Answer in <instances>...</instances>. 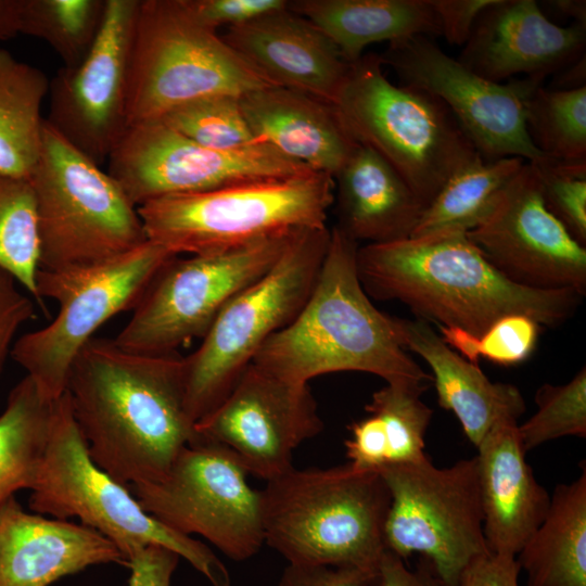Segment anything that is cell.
Instances as JSON below:
<instances>
[{"label":"cell","mask_w":586,"mask_h":586,"mask_svg":"<svg viewBox=\"0 0 586 586\" xmlns=\"http://www.w3.org/2000/svg\"><path fill=\"white\" fill-rule=\"evenodd\" d=\"M526 586H586V469L550 495L547 513L515 556Z\"/></svg>","instance_id":"f1b7e54d"},{"label":"cell","mask_w":586,"mask_h":586,"mask_svg":"<svg viewBox=\"0 0 586 586\" xmlns=\"http://www.w3.org/2000/svg\"><path fill=\"white\" fill-rule=\"evenodd\" d=\"M0 269L36 300L39 269L36 203L29 178L0 173Z\"/></svg>","instance_id":"e575fe53"},{"label":"cell","mask_w":586,"mask_h":586,"mask_svg":"<svg viewBox=\"0 0 586 586\" xmlns=\"http://www.w3.org/2000/svg\"><path fill=\"white\" fill-rule=\"evenodd\" d=\"M358 242L334 226L314 289L294 320L270 336L253 364L288 382L359 371L386 383L429 386L425 372L400 344L393 319L371 303L358 278Z\"/></svg>","instance_id":"3957f363"},{"label":"cell","mask_w":586,"mask_h":586,"mask_svg":"<svg viewBox=\"0 0 586 586\" xmlns=\"http://www.w3.org/2000/svg\"><path fill=\"white\" fill-rule=\"evenodd\" d=\"M288 9L320 29L347 64L371 43L441 36L429 0H293Z\"/></svg>","instance_id":"4316f807"},{"label":"cell","mask_w":586,"mask_h":586,"mask_svg":"<svg viewBox=\"0 0 586 586\" xmlns=\"http://www.w3.org/2000/svg\"><path fill=\"white\" fill-rule=\"evenodd\" d=\"M546 3L562 16L573 18L574 23L586 24L585 0H551Z\"/></svg>","instance_id":"681fc988"},{"label":"cell","mask_w":586,"mask_h":586,"mask_svg":"<svg viewBox=\"0 0 586 586\" xmlns=\"http://www.w3.org/2000/svg\"><path fill=\"white\" fill-rule=\"evenodd\" d=\"M520 572L515 557L489 552L466 569L459 586H520Z\"/></svg>","instance_id":"f6af8a7d"},{"label":"cell","mask_w":586,"mask_h":586,"mask_svg":"<svg viewBox=\"0 0 586 586\" xmlns=\"http://www.w3.org/2000/svg\"><path fill=\"white\" fill-rule=\"evenodd\" d=\"M256 143H265L314 171L334 177L357 148L334 106L313 95L266 86L239 98Z\"/></svg>","instance_id":"cb8c5ba5"},{"label":"cell","mask_w":586,"mask_h":586,"mask_svg":"<svg viewBox=\"0 0 586 586\" xmlns=\"http://www.w3.org/2000/svg\"><path fill=\"white\" fill-rule=\"evenodd\" d=\"M23 0H0V40H9L21 34Z\"/></svg>","instance_id":"7dc6e473"},{"label":"cell","mask_w":586,"mask_h":586,"mask_svg":"<svg viewBox=\"0 0 586 586\" xmlns=\"http://www.w3.org/2000/svg\"><path fill=\"white\" fill-rule=\"evenodd\" d=\"M333 180L336 227L353 240L382 244L411 237L424 207L373 150L358 144Z\"/></svg>","instance_id":"484cf974"},{"label":"cell","mask_w":586,"mask_h":586,"mask_svg":"<svg viewBox=\"0 0 586 586\" xmlns=\"http://www.w3.org/2000/svg\"><path fill=\"white\" fill-rule=\"evenodd\" d=\"M378 472L391 496L386 550L405 561L421 555L445 586H459L466 569L491 552L483 532L476 457L446 468L426 457Z\"/></svg>","instance_id":"7c38bea8"},{"label":"cell","mask_w":586,"mask_h":586,"mask_svg":"<svg viewBox=\"0 0 586 586\" xmlns=\"http://www.w3.org/2000/svg\"><path fill=\"white\" fill-rule=\"evenodd\" d=\"M356 266L369 297L400 302L419 319L474 336L517 314L558 327L573 318L583 297L514 283L463 232L366 244L357 250Z\"/></svg>","instance_id":"7a4b0ae2"},{"label":"cell","mask_w":586,"mask_h":586,"mask_svg":"<svg viewBox=\"0 0 586 586\" xmlns=\"http://www.w3.org/2000/svg\"><path fill=\"white\" fill-rule=\"evenodd\" d=\"M402 85L440 99L484 160L546 157L526 131L524 97L537 85L530 78L507 84L487 80L445 53L432 39L413 36L390 42L380 54Z\"/></svg>","instance_id":"2e32d148"},{"label":"cell","mask_w":586,"mask_h":586,"mask_svg":"<svg viewBox=\"0 0 586 586\" xmlns=\"http://www.w3.org/2000/svg\"><path fill=\"white\" fill-rule=\"evenodd\" d=\"M33 186L39 269L103 263L148 241L119 183L44 122Z\"/></svg>","instance_id":"9c48e42d"},{"label":"cell","mask_w":586,"mask_h":586,"mask_svg":"<svg viewBox=\"0 0 586 586\" xmlns=\"http://www.w3.org/2000/svg\"><path fill=\"white\" fill-rule=\"evenodd\" d=\"M49 85L41 69L0 48V173L30 177L40 153Z\"/></svg>","instance_id":"f546056e"},{"label":"cell","mask_w":586,"mask_h":586,"mask_svg":"<svg viewBox=\"0 0 586 586\" xmlns=\"http://www.w3.org/2000/svg\"><path fill=\"white\" fill-rule=\"evenodd\" d=\"M35 304L8 272L0 269V374L21 327L35 317Z\"/></svg>","instance_id":"60d3db41"},{"label":"cell","mask_w":586,"mask_h":586,"mask_svg":"<svg viewBox=\"0 0 586 586\" xmlns=\"http://www.w3.org/2000/svg\"><path fill=\"white\" fill-rule=\"evenodd\" d=\"M104 10L105 0H23L21 34L46 41L72 67L95 41Z\"/></svg>","instance_id":"836d02e7"},{"label":"cell","mask_w":586,"mask_h":586,"mask_svg":"<svg viewBox=\"0 0 586 586\" xmlns=\"http://www.w3.org/2000/svg\"><path fill=\"white\" fill-rule=\"evenodd\" d=\"M382 67L377 53L349 64L332 105L353 140L388 163L425 208L480 154L440 99L392 84Z\"/></svg>","instance_id":"5b68a950"},{"label":"cell","mask_w":586,"mask_h":586,"mask_svg":"<svg viewBox=\"0 0 586 586\" xmlns=\"http://www.w3.org/2000/svg\"><path fill=\"white\" fill-rule=\"evenodd\" d=\"M375 575L353 566L289 563L276 586H371Z\"/></svg>","instance_id":"b9f144b4"},{"label":"cell","mask_w":586,"mask_h":586,"mask_svg":"<svg viewBox=\"0 0 586 586\" xmlns=\"http://www.w3.org/2000/svg\"><path fill=\"white\" fill-rule=\"evenodd\" d=\"M174 256L177 255L146 241L103 263L38 269L36 301L54 300L59 311L47 326L18 336L11 357L46 398L59 399L81 348L107 320L133 309L155 273Z\"/></svg>","instance_id":"8fae6325"},{"label":"cell","mask_w":586,"mask_h":586,"mask_svg":"<svg viewBox=\"0 0 586 586\" xmlns=\"http://www.w3.org/2000/svg\"><path fill=\"white\" fill-rule=\"evenodd\" d=\"M523 102L526 131L546 158L586 161V86L561 90L537 85Z\"/></svg>","instance_id":"d6a6232c"},{"label":"cell","mask_w":586,"mask_h":586,"mask_svg":"<svg viewBox=\"0 0 586 586\" xmlns=\"http://www.w3.org/2000/svg\"><path fill=\"white\" fill-rule=\"evenodd\" d=\"M240 97L217 94L180 105L158 118L192 141L215 150L256 143L240 106Z\"/></svg>","instance_id":"d590c367"},{"label":"cell","mask_w":586,"mask_h":586,"mask_svg":"<svg viewBox=\"0 0 586 586\" xmlns=\"http://www.w3.org/2000/svg\"><path fill=\"white\" fill-rule=\"evenodd\" d=\"M537 410L518 434L524 453L563 436H586V369L568 383L544 384L535 394Z\"/></svg>","instance_id":"8d00e7d4"},{"label":"cell","mask_w":586,"mask_h":586,"mask_svg":"<svg viewBox=\"0 0 586 586\" xmlns=\"http://www.w3.org/2000/svg\"><path fill=\"white\" fill-rule=\"evenodd\" d=\"M467 237L517 284L585 295L586 249L546 207L531 162L522 165L487 216Z\"/></svg>","instance_id":"ac0fdd59"},{"label":"cell","mask_w":586,"mask_h":586,"mask_svg":"<svg viewBox=\"0 0 586 586\" xmlns=\"http://www.w3.org/2000/svg\"><path fill=\"white\" fill-rule=\"evenodd\" d=\"M518 424L512 418L498 421L475 456L487 548L512 557L542 523L550 502L525 460Z\"/></svg>","instance_id":"603a6c76"},{"label":"cell","mask_w":586,"mask_h":586,"mask_svg":"<svg viewBox=\"0 0 586 586\" xmlns=\"http://www.w3.org/2000/svg\"><path fill=\"white\" fill-rule=\"evenodd\" d=\"M392 319L403 347L419 355L431 368L440 406L456 416L475 447L498 421L518 420L524 412L525 403L518 387L492 382L477 364L449 347L426 321Z\"/></svg>","instance_id":"d4e9b609"},{"label":"cell","mask_w":586,"mask_h":586,"mask_svg":"<svg viewBox=\"0 0 586 586\" xmlns=\"http://www.w3.org/2000/svg\"><path fill=\"white\" fill-rule=\"evenodd\" d=\"M322 429L308 384L281 380L253 362L195 423L202 437L227 447L247 473L266 482L290 470L294 450Z\"/></svg>","instance_id":"d6986e66"},{"label":"cell","mask_w":586,"mask_h":586,"mask_svg":"<svg viewBox=\"0 0 586 586\" xmlns=\"http://www.w3.org/2000/svg\"><path fill=\"white\" fill-rule=\"evenodd\" d=\"M247 471L221 444L201 436L176 457L165 476L128 486L152 517L186 536L200 535L234 561L262 548L260 493Z\"/></svg>","instance_id":"5bb4252c"},{"label":"cell","mask_w":586,"mask_h":586,"mask_svg":"<svg viewBox=\"0 0 586 586\" xmlns=\"http://www.w3.org/2000/svg\"><path fill=\"white\" fill-rule=\"evenodd\" d=\"M266 86L216 30L196 18L187 0H139L127 80L128 126L202 98L241 97Z\"/></svg>","instance_id":"30bf717a"},{"label":"cell","mask_w":586,"mask_h":586,"mask_svg":"<svg viewBox=\"0 0 586 586\" xmlns=\"http://www.w3.org/2000/svg\"><path fill=\"white\" fill-rule=\"evenodd\" d=\"M55 402L25 375L10 392L0 415V505L30 489L49 441Z\"/></svg>","instance_id":"4dcf8cb0"},{"label":"cell","mask_w":586,"mask_h":586,"mask_svg":"<svg viewBox=\"0 0 586 586\" xmlns=\"http://www.w3.org/2000/svg\"><path fill=\"white\" fill-rule=\"evenodd\" d=\"M129 568L99 532L26 511L15 496L0 505V586H49L97 564Z\"/></svg>","instance_id":"7402d4cb"},{"label":"cell","mask_w":586,"mask_h":586,"mask_svg":"<svg viewBox=\"0 0 586 586\" xmlns=\"http://www.w3.org/2000/svg\"><path fill=\"white\" fill-rule=\"evenodd\" d=\"M139 0H105L100 31L80 63L49 85L48 125L98 165L127 129L126 98Z\"/></svg>","instance_id":"e0dca14e"},{"label":"cell","mask_w":586,"mask_h":586,"mask_svg":"<svg viewBox=\"0 0 586 586\" xmlns=\"http://www.w3.org/2000/svg\"><path fill=\"white\" fill-rule=\"evenodd\" d=\"M296 232L224 252L171 257L114 341L133 352L168 354L203 339L222 307L272 267Z\"/></svg>","instance_id":"4fadbf2b"},{"label":"cell","mask_w":586,"mask_h":586,"mask_svg":"<svg viewBox=\"0 0 586 586\" xmlns=\"http://www.w3.org/2000/svg\"><path fill=\"white\" fill-rule=\"evenodd\" d=\"M107 163V173L137 207L165 195L311 171L265 143L237 150L203 146L161 119L129 125Z\"/></svg>","instance_id":"9a60e30c"},{"label":"cell","mask_w":586,"mask_h":586,"mask_svg":"<svg viewBox=\"0 0 586 586\" xmlns=\"http://www.w3.org/2000/svg\"><path fill=\"white\" fill-rule=\"evenodd\" d=\"M180 557L158 545H150L129 561V586H170Z\"/></svg>","instance_id":"ee69618b"},{"label":"cell","mask_w":586,"mask_h":586,"mask_svg":"<svg viewBox=\"0 0 586 586\" xmlns=\"http://www.w3.org/2000/svg\"><path fill=\"white\" fill-rule=\"evenodd\" d=\"M586 24L560 26L534 0H496L477 17L457 59L476 75L542 82L585 55Z\"/></svg>","instance_id":"ffe728a7"},{"label":"cell","mask_w":586,"mask_h":586,"mask_svg":"<svg viewBox=\"0 0 586 586\" xmlns=\"http://www.w3.org/2000/svg\"><path fill=\"white\" fill-rule=\"evenodd\" d=\"M329 241L327 226L294 233L272 267L222 307L201 345L184 357V406L194 424L228 395L262 345L301 311Z\"/></svg>","instance_id":"ba28073f"},{"label":"cell","mask_w":586,"mask_h":586,"mask_svg":"<svg viewBox=\"0 0 586 586\" xmlns=\"http://www.w3.org/2000/svg\"><path fill=\"white\" fill-rule=\"evenodd\" d=\"M437 327L446 344L467 360L477 364L483 357L502 366L517 365L527 359L540 329L537 321L518 314L502 317L480 336L455 327Z\"/></svg>","instance_id":"74e56055"},{"label":"cell","mask_w":586,"mask_h":586,"mask_svg":"<svg viewBox=\"0 0 586 586\" xmlns=\"http://www.w3.org/2000/svg\"><path fill=\"white\" fill-rule=\"evenodd\" d=\"M525 162L520 157L484 160L479 155L443 184L423 209L410 238L472 230Z\"/></svg>","instance_id":"1f68e13d"},{"label":"cell","mask_w":586,"mask_h":586,"mask_svg":"<svg viewBox=\"0 0 586 586\" xmlns=\"http://www.w3.org/2000/svg\"><path fill=\"white\" fill-rule=\"evenodd\" d=\"M426 388L386 383L374 392L365 408L368 416L349 425L351 437L344 443L348 462L378 471L426 458L425 435L433 413L421 399Z\"/></svg>","instance_id":"83f0119b"},{"label":"cell","mask_w":586,"mask_h":586,"mask_svg":"<svg viewBox=\"0 0 586 586\" xmlns=\"http://www.w3.org/2000/svg\"><path fill=\"white\" fill-rule=\"evenodd\" d=\"M29 491L33 512L79 519L111 540L128 562L146 546L158 545L186 559L212 586H232L227 568L205 544L149 514L127 486L91 460L66 392L55 402L47 448Z\"/></svg>","instance_id":"52a82bcc"},{"label":"cell","mask_w":586,"mask_h":586,"mask_svg":"<svg viewBox=\"0 0 586 586\" xmlns=\"http://www.w3.org/2000/svg\"><path fill=\"white\" fill-rule=\"evenodd\" d=\"M371 586H445L429 565L411 570L406 561L385 550Z\"/></svg>","instance_id":"bcb514c9"},{"label":"cell","mask_w":586,"mask_h":586,"mask_svg":"<svg viewBox=\"0 0 586 586\" xmlns=\"http://www.w3.org/2000/svg\"><path fill=\"white\" fill-rule=\"evenodd\" d=\"M535 165L549 212L582 245L586 243V161L545 158Z\"/></svg>","instance_id":"f35d334b"},{"label":"cell","mask_w":586,"mask_h":586,"mask_svg":"<svg viewBox=\"0 0 586 586\" xmlns=\"http://www.w3.org/2000/svg\"><path fill=\"white\" fill-rule=\"evenodd\" d=\"M496 0H429L448 43L464 46L479 15Z\"/></svg>","instance_id":"7bdbcfd3"},{"label":"cell","mask_w":586,"mask_h":586,"mask_svg":"<svg viewBox=\"0 0 586 586\" xmlns=\"http://www.w3.org/2000/svg\"><path fill=\"white\" fill-rule=\"evenodd\" d=\"M259 493L264 540L289 563L377 574L386 550L391 502L378 471L349 462L327 469L292 467Z\"/></svg>","instance_id":"277c9868"},{"label":"cell","mask_w":586,"mask_h":586,"mask_svg":"<svg viewBox=\"0 0 586 586\" xmlns=\"http://www.w3.org/2000/svg\"><path fill=\"white\" fill-rule=\"evenodd\" d=\"M286 0H187L196 18L216 30L242 25L265 14L288 8Z\"/></svg>","instance_id":"ab89813d"},{"label":"cell","mask_w":586,"mask_h":586,"mask_svg":"<svg viewBox=\"0 0 586 586\" xmlns=\"http://www.w3.org/2000/svg\"><path fill=\"white\" fill-rule=\"evenodd\" d=\"M553 76L555 80L552 81L550 89L569 90L586 86L585 55Z\"/></svg>","instance_id":"c3c4849f"},{"label":"cell","mask_w":586,"mask_h":586,"mask_svg":"<svg viewBox=\"0 0 586 586\" xmlns=\"http://www.w3.org/2000/svg\"><path fill=\"white\" fill-rule=\"evenodd\" d=\"M91 460L130 486L165 476L201 435L184 406V357L126 349L92 337L73 361L65 390Z\"/></svg>","instance_id":"6da1fadb"},{"label":"cell","mask_w":586,"mask_h":586,"mask_svg":"<svg viewBox=\"0 0 586 586\" xmlns=\"http://www.w3.org/2000/svg\"><path fill=\"white\" fill-rule=\"evenodd\" d=\"M333 203V177L311 170L165 195L137 209L148 241L175 255H201L324 227Z\"/></svg>","instance_id":"8992f818"},{"label":"cell","mask_w":586,"mask_h":586,"mask_svg":"<svg viewBox=\"0 0 586 586\" xmlns=\"http://www.w3.org/2000/svg\"><path fill=\"white\" fill-rule=\"evenodd\" d=\"M221 38L269 86L331 104L349 66L320 29L288 8L229 27Z\"/></svg>","instance_id":"44dd1931"}]
</instances>
